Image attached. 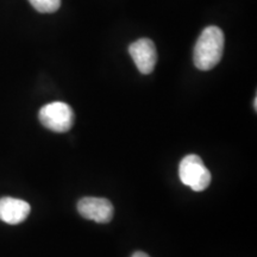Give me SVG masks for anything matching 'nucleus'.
Returning a JSON list of instances; mask_svg holds the SVG:
<instances>
[{
  "label": "nucleus",
  "instance_id": "f257e3e1",
  "mask_svg": "<svg viewBox=\"0 0 257 257\" xmlns=\"http://www.w3.org/2000/svg\"><path fill=\"white\" fill-rule=\"evenodd\" d=\"M224 34L218 27H207L199 36L193 53L195 67L210 70L217 66L224 53Z\"/></svg>",
  "mask_w": 257,
  "mask_h": 257
},
{
  "label": "nucleus",
  "instance_id": "f03ea898",
  "mask_svg": "<svg viewBox=\"0 0 257 257\" xmlns=\"http://www.w3.org/2000/svg\"><path fill=\"white\" fill-rule=\"evenodd\" d=\"M179 176L185 186L194 192L205 191L211 184V173L198 155H187L179 166Z\"/></svg>",
  "mask_w": 257,
  "mask_h": 257
},
{
  "label": "nucleus",
  "instance_id": "7ed1b4c3",
  "mask_svg": "<svg viewBox=\"0 0 257 257\" xmlns=\"http://www.w3.org/2000/svg\"><path fill=\"white\" fill-rule=\"evenodd\" d=\"M40 121L54 133H67L74 124V112L68 104L62 101L44 105L38 113Z\"/></svg>",
  "mask_w": 257,
  "mask_h": 257
},
{
  "label": "nucleus",
  "instance_id": "20e7f679",
  "mask_svg": "<svg viewBox=\"0 0 257 257\" xmlns=\"http://www.w3.org/2000/svg\"><path fill=\"white\" fill-rule=\"evenodd\" d=\"M80 216L85 219L93 220L99 224L110 223L113 218V205L110 200L104 198H82L78 202Z\"/></svg>",
  "mask_w": 257,
  "mask_h": 257
},
{
  "label": "nucleus",
  "instance_id": "39448f33",
  "mask_svg": "<svg viewBox=\"0 0 257 257\" xmlns=\"http://www.w3.org/2000/svg\"><path fill=\"white\" fill-rule=\"evenodd\" d=\"M128 53L133 57L137 69L142 74H150L157 62V51L154 42L149 38H141L128 47Z\"/></svg>",
  "mask_w": 257,
  "mask_h": 257
},
{
  "label": "nucleus",
  "instance_id": "423d86ee",
  "mask_svg": "<svg viewBox=\"0 0 257 257\" xmlns=\"http://www.w3.org/2000/svg\"><path fill=\"white\" fill-rule=\"evenodd\" d=\"M31 207L27 201L11 197L0 199V220L10 225L23 223L30 214Z\"/></svg>",
  "mask_w": 257,
  "mask_h": 257
},
{
  "label": "nucleus",
  "instance_id": "0eeeda50",
  "mask_svg": "<svg viewBox=\"0 0 257 257\" xmlns=\"http://www.w3.org/2000/svg\"><path fill=\"white\" fill-rule=\"evenodd\" d=\"M29 3L41 14H53L61 6V0H29Z\"/></svg>",
  "mask_w": 257,
  "mask_h": 257
},
{
  "label": "nucleus",
  "instance_id": "6e6552de",
  "mask_svg": "<svg viewBox=\"0 0 257 257\" xmlns=\"http://www.w3.org/2000/svg\"><path fill=\"white\" fill-rule=\"evenodd\" d=\"M131 257H150V256L143 251H136V252H134V255Z\"/></svg>",
  "mask_w": 257,
  "mask_h": 257
}]
</instances>
